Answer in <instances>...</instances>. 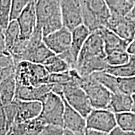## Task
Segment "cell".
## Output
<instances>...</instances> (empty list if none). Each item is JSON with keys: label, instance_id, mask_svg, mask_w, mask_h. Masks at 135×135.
<instances>
[{"label": "cell", "instance_id": "277c9868", "mask_svg": "<svg viewBox=\"0 0 135 135\" xmlns=\"http://www.w3.org/2000/svg\"><path fill=\"white\" fill-rule=\"evenodd\" d=\"M50 75L41 64L23 60L16 65V86H35L48 84Z\"/></svg>", "mask_w": 135, "mask_h": 135}, {"label": "cell", "instance_id": "83f0119b", "mask_svg": "<svg viewBox=\"0 0 135 135\" xmlns=\"http://www.w3.org/2000/svg\"><path fill=\"white\" fill-rule=\"evenodd\" d=\"M12 0H0V29L4 32L10 22Z\"/></svg>", "mask_w": 135, "mask_h": 135}, {"label": "cell", "instance_id": "484cf974", "mask_svg": "<svg viewBox=\"0 0 135 135\" xmlns=\"http://www.w3.org/2000/svg\"><path fill=\"white\" fill-rule=\"evenodd\" d=\"M115 114L118 126L124 130L135 132V113L131 111Z\"/></svg>", "mask_w": 135, "mask_h": 135}, {"label": "cell", "instance_id": "52a82bcc", "mask_svg": "<svg viewBox=\"0 0 135 135\" xmlns=\"http://www.w3.org/2000/svg\"><path fill=\"white\" fill-rule=\"evenodd\" d=\"M80 86L86 93L93 108H108L113 94L108 89L91 75L82 77Z\"/></svg>", "mask_w": 135, "mask_h": 135}, {"label": "cell", "instance_id": "5b68a950", "mask_svg": "<svg viewBox=\"0 0 135 135\" xmlns=\"http://www.w3.org/2000/svg\"><path fill=\"white\" fill-rule=\"evenodd\" d=\"M82 76H80L71 81L62 85V94L66 102L71 107L86 118L94 108L86 93L80 86Z\"/></svg>", "mask_w": 135, "mask_h": 135}, {"label": "cell", "instance_id": "74e56055", "mask_svg": "<svg viewBox=\"0 0 135 135\" xmlns=\"http://www.w3.org/2000/svg\"><path fill=\"white\" fill-rule=\"evenodd\" d=\"M133 98V107H132V111L133 112L135 113V94L132 95Z\"/></svg>", "mask_w": 135, "mask_h": 135}, {"label": "cell", "instance_id": "cb8c5ba5", "mask_svg": "<svg viewBox=\"0 0 135 135\" xmlns=\"http://www.w3.org/2000/svg\"><path fill=\"white\" fill-rule=\"evenodd\" d=\"M113 16H126L131 11L134 3L131 0H105Z\"/></svg>", "mask_w": 135, "mask_h": 135}, {"label": "cell", "instance_id": "2e32d148", "mask_svg": "<svg viewBox=\"0 0 135 135\" xmlns=\"http://www.w3.org/2000/svg\"><path fill=\"white\" fill-rule=\"evenodd\" d=\"M98 31L103 40L106 53L116 50L127 51L130 43L123 40L112 30L103 26L98 30Z\"/></svg>", "mask_w": 135, "mask_h": 135}, {"label": "cell", "instance_id": "1f68e13d", "mask_svg": "<svg viewBox=\"0 0 135 135\" xmlns=\"http://www.w3.org/2000/svg\"><path fill=\"white\" fill-rule=\"evenodd\" d=\"M64 128L61 126L46 125L39 135H63Z\"/></svg>", "mask_w": 135, "mask_h": 135}, {"label": "cell", "instance_id": "603a6c76", "mask_svg": "<svg viewBox=\"0 0 135 135\" xmlns=\"http://www.w3.org/2000/svg\"><path fill=\"white\" fill-rule=\"evenodd\" d=\"M91 76L109 89L112 93H119L118 88V77L111 75L106 71H101L93 73Z\"/></svg>", "mask_w": 135, "mask_h": 135}, {"label": "cell", "instance_id": "ba28073f", "mask_svg": "<svg viewBox=\"0 0 135 135\" xmlns=\"http://www.w3.org/2000/svg\"><path fill=\"white\" fill-rule=\"evenodd\" d=\"M86 129L109 133L117 126L116 114L108 108L93 109L86 118Z\"/></svg>", "mask_w": 135, "mask_h": 135}, {"label": "cell", "instance_id": "7402d4cb", "mask_svg": "<svg viewBox=\"0 0 135 135\" xmlns=\"http://www.w3.org/2000/svg\"><path fill=\"white\" fill-rule=\"evenodd\" d=\"M55 55V54L43 41V43L28 54L25 60L43 65L47 60Z\"/></svg>", "mask_w": 135, "mask_h": 135}, {"label": "cell", "instance_id": "44dd1931", "mask_svg": "<svg viewBox=\"0 0 135 135\" xmlns=\"http://www.w3.org/2000/svg\"><path fill=\"white\" fill-rule=\"evenodd\" d=\"M1 36L4 40L6 50L10 53L20 39V30L17 20L10 21L4 31L1 32Z\"/></svg>", "mask_w": 135, "mask_h": 135}, {"label": "cell", "instance_id": "d4e9b609", "mask_svg": "<svg viewBox=\"0 0 135 135\" xmlns=\"http://www.w3.org/2000/svg\"><path fill=\"white\" fill-rule=\"evenodd\" d=\"M43 65L50 74L61 73L71 70L68 63L60 55H57L50 57Z\"/></svg>", "mask_w": 135, "mask_h": 135}, {"label": "cell", "instance_id": "7c38bea8", "mask_svg": "<svg viewBox=\"0 0 135 135\" xmlns=\"http://www.w3.org/2000/svg\"><path fill=\"white\" fill-rule=\"evenodd\" d=\"M16 20L20 30V39L28 40L37 28V16L35 0L30 1Z\"/></svg>", "mask_w": 135, "mask_h": 135}, {"label": "cell", "instance_id": "d6986e66", "mask_svg": "<svg viewBox=\"0 0 135 135\" xmlns=\"http://www.w3.org/2000/svg\"><path fill=\"white\" fill-rule=\"evenodd\" d=\"M1 105L11 103L15 98L16 90V75L0 80Z\"/></svg>", "mask_w": 135, "mask_h": 135}, {"label": "cell", "instance_id": "ac0fdd59", "mask_svg": "<svg viewBox=\"0 0 135 135\" xmlns=\"http://www.w3.org/2000/svg\"><path fill=\"white\" fill-rule=\"evenodd\" d=\"M47 124L39 117L11 126L18 135H39Z\"/></svg>", "mask_w": 135, "mask_h": 135}, {"label": "cell", "instance_id": "4fadbf2b", "mask_svg": "<svg viewBox=\"0 0 135 135\" xmlns=\"http://www.w3.org/2000/svg\"><path fill=\"white\" fill-rule=\"evenodd\" d=\"M17 104V115L14 124H20L39 117L41 113L42 103L40 101H23L15 99Z\"/></svg>", "mask_w": 135, "mask_h": 135}, {"label": "cell", "instance_id": "f546056e", "mask_svg": "<svg viewBox=\"0 0 135 135\" xmlns=\"http://www.w3.org/2000/svg\"><path fill=\"white\" fill-rule=\"evenodd\" d=\"M31 0H12L10 21L16 20Z\"/></svg>", "mask_w": 135, "mask_h": 135}, {"label": "cell", "instance_id": "5bb4252c", "mask_svg": "<svg viewBox=\"0 0 135 135\" xmlns=\"http://www.w3.org/2000/svg\"><path fill=\"white\" fill-rule=\"evenodd\" d=\"M65 101V111L63 114V127L73 132L83 133L86 129V120L80 113L71 107Z\"/></svg>", "mask_w": 135, "mask_h": 135}, {"label": "cell", "instance_id": "4316f807", "mask_svg": "<svg viewBox=\"0 0 135 135\" xmlns=\"http://www.w3.org/2000/svg\"><path fill=\"white\" fill-rule=\"evenodd\" d=\"M130 55L127 51L116 50L106 53V60L109 66H118L127 63Z\"/></svg>", "mask_w": 135, "mask_h": 135}, {"label": "cell", "instance_id": "836d02e7", "mask_svg": "<svg viewBox=\"0 0 135 135\" xmlns=\"http://www.w3.org/2000/svg\"><path fill=\"white\" fill-rule=\"evenodd\" d=\"M85 135H109V133L102 132L94 129H86L85 131Z\"/></svg>", "mask_w": 135, "mask_h": 135}, {"label": "cell", "instance_id": "3957f363", "mask_svg": "<svg viewBox=\"0 0 135 135\" xmlns=\"http://www.w3.org/2000/svg\"><path fill=\"white\" fill-rule=\"evenodd\" d=\"M83 24L91 32L107 26L111 13L105 0H81Z\"/></svg>", "mask_w": 135, "mask_h": 135}, {"label": "cell", "instance_id": "ffe728a7", "mask_svg": "<svg viewBox=\"0 0 135 135\" xmlns=\"http://www.w3.org/2000/svg\"><path fill=\"white\" fill-rule=\"evenodd\" d=\"M132 96L119 92L112 94L108 109L112 111L114 113H119L131 111L132 110Z\"/></svg>", "mask_w": 135, "mask_h": 135}, {"label": "cell", "instance_id": "9a60e30c", "mask_svg": "<svg viewBox=\"0 0 135 135\" xmlns=\"http://www.w3.org/2000/svg\"><path fill=\"white\" fill-rule=\"evenodd\" d=\"M53 89V84H43L35 86H16L15 98L23 101H40Z\"/></svg>", "mask_w": 135, "mask_h": 135}, {"label": "cell", "instance_id": "e575fe53", "mask_svg": "<svg viewBox=\"0 0 135 135\" xmlns=\"http://www.w3.org/2000/svg\"><path fill=\"white\" fill-rule=\"evenodd\" d=\"M128 53L131 55H135V39L129 44L127 49Z\"/></svg>", "mask_w": 135, "mask_h": 135}, {"label": "cell", "instance_id": "8d00e7d4", "mask_svg": "<svg viewBox=\"0 0 135 135\" xmlns=\"http://www.w3.org/2000/svg\"><path fill=\"white\" fill-rule=\"evenodd\" d=\"M128 15H129V16H131L132 18H134V19H135V3H134V5H133V7L132 9H131V11L129 13H128Z\"/></svg>", "mask_w": 135, "mask_h": 135}, {"label": "cell", "instance_id": "8992f818", "mask_svg": "<svg viewBox=\"0 0 135 135\" xmlns=\"http://www.w3.org/2000/svg\"><path fill=\"white\" fill-rule=\"evenodd\" d=\"M41 102L42 111L40 117L47 125L63 127L65 106L63 96L51 91L42 99Z\"/></svg>", "mask_w": 135, "mask_h": 135}, {"label": "cell", "instance_id": "9c48e42d", "mask_svg": "<svg viewBox=\"0 0 135 135\" xmlns=\"http://www.w3.org/2000/svg\"><path fill=\"white\" fill-rule=\"evenodd\" d=\"M63 26L70 31L83 24L81 0H60Z\"/></svg>", "mask_w": 135, "mask_h": 135}, {"label": "cell", "instance_id": "f35d334b", "mask_svg": "<svg viewBox=\"0 0 135 135\" xmlns=\"http://www.w3.org/2000/svg\"><path fill=\"white\" fill-rule=\"evenodd\" d=\"M131 1H132V2H133V3H135V0H131Z\"/></svg>", "mask_w": 135, "mask_h": 135}, {"label": "cell", "instance_id": "8fae6325", "mask_svg": "<svg viewBox=\"0 0 135 135\" xmlns=\"http://www.w3.org/2000/svg\"><path fill=\"white\" fill-rule=\"evenodd\" d=\"M43 42L55 55H61L70 50L71 31L65 26L43 36Z\"/></svg>", "mask_w": 135, "mask_h": 135}, {"label": "cell", "instance_id": "f1b7e54d", "mask_svg": "<svg viewBox=\"0 0 135 135\" xmlns=\"http://www.w3.org/2000/svg\"><path fill=\"white\" fill-rule=\"evenodd\" d=\"M119 91L132 96L135 94V76H134L118 77Z\"/></svg>", "mask_w": 135, "mask_h": 135}, {"label": "cell", "instance_id": "e0dca14e", "mask_svg": "<svg viewBox=\"0 0 135 135\" xmlns=\"http://www.w3.org/2000/svg\"><path fill=\"white\" fill-rule=\"evenodd\" d=\"M91 32L85 25L82 24L71 31V43L69 52L76 63L81 50Z\"/></svg>", "mask_w": 135, "mask_h": 135}, {"label": "cell", "instance_id": "4dcf8cb0", "mask_svg": "<svg viewBox=\"0 0 135 135\" xmlns=\"http://www.w3.org/2000/svg\"><path fill=\"white\" fill-rule=\"evenodd\" d=\"M2 106V105H1ZM4 109L5 115H6V119H7L8 124H9V128H11L13 124H14L15 119H16L17 115V104L16 101L13 100V102L9 103L5 106H2Z\"/></svg>", "mask_w": 135, "mask_h": 135}, {"label": "cell", "instance_id": "d6a6232c", "mask_svg": "<svg viewBox=\"0 0 135 135\" xmlns=\"http://www.w3.org/2000/svg\"><path fill=\"white\" fill-rule=\"evenodd\" d=\"M109 135H135V132L129 131H126L121 129L119 126H116L114 128L110 133H109Z\"/></svg>", "mask_w": 135, "mask_h": 135}, {"label": "cell", "instance_id": "6da1fadb", "mask_svg": "<svg viewBox=\"0 0 135 135\" xmlns=\"http://www.w3.org/2000/svg\"><path fill=\"white\" fill-rule=\"evenodd\" d=\"M106 53L103 40L98 30L91 33L81 50L76 70L82 77L93 73L106 71L109 65L106 60Z\"/></svg>", "mask_w": 135, "mask_h": 135}, {"label": "cell", "instance_id": "7a4b0ae2", "mask_svg": "<svg viewBox=\"0 0 135 135\" xmlns=\"http://www.w3.org/2000/svg\"><path fill=\"white\" fill-rule=\"evenodd\" d=\"M37 27L41 29L43 36L63 26L60 0H35Z\"/></svg>", "mask_w": 135, "mask_h": 135}, {"label": "cell", "instance_id": "d590c367", "mask_svg": "<svg viewBox=\"0 0 135 135\" xmlns=\"http://www.w3.org/2000/svg\"><path fill=\"white\" fill-rule=\"evenodd\" d=\"M63 135H85V132H83V133L73 132V131L64 129V132H63Z\"/></svg>", "mask_w": 135, "mask_h": 135}, {"label": "cell", "instance_id": "30bf717a", "mask_svg": "<svg viewBox=\"0 0 135 135\" xmlns=\"http://www.w3.org/2000/svg\"><path fill=\"white\" fill-rule=\"evenodd\" d=\"M106 27L129 43L135 39V19L129 15H111Z\"/></svg>", "mask_w": 135, "mask_h": 135}]
</instances>
